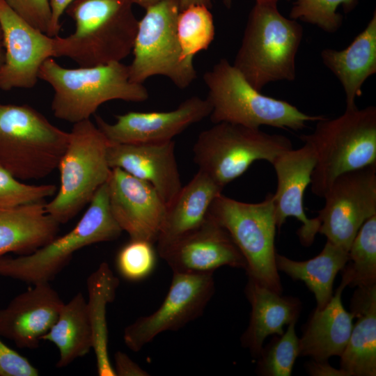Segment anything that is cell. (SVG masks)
<instances>
[{
	"instance_id": "obj_1",
	"label": "cell",
	"mask_w": 376,
	"mask_h": 376,
	"mask_svg": "<svg viewBox=\"0 0 376 376\" xmlns=\"http://www.w3.org/2000/svg\"><path fill=\"white\" fill-rule=\"evenodd\" d=\"M132 6L131 0H74L65 12L75 30L54 37V58L80 67L122 61L132 52L139 24Z\"/></svg>"
},
{
	"instance_id": "obj_2",
	"label": "cell",
	"mask_w": 376,
	"mask_h": 376,
	"mask_svg": "<svg viewBox=\"0 0 376 376\" xmlns=\"http://www.w3.org/2000/svg\"><path fill=\"white\" fill-rule=\"evenodd\" d=\"M39 79L54 91L51 107L54 116L73 124L90 119L108 101L141 102L149 97L143 84L130 80L129 66L121 61L67 68L49 58L40 68Z\"/></svg>"
},
{
	"instance_id": "obj_3",
	"label": "cell",
	"mask_w": 376,
	"mask_h": 376,
	"mask_svg": "<svg viewBox=\"0 0 376 376\" xmlns=\"http://www.w3.org/2000/svg\"><path fill=\"white\" fill-rule=\"evenodd\" d=\"M303 28L284 17L276 3L256 2L233 65L256 89L296 77V55Z\"/></svg>"
},
{
	"instance_id": "obj_4",
	"label": "cell",
	"mask_w": 376,
	"mask_h": 376,
	"mask_svg": "<svg viewBox=\"0 0 376 376\" xmlns=\"http://www.w3.org/2000/svg\"><path fill=\"white\" fill-rule=\"evenodd\" d=\"M299 138L315 156L311 191L324 197L338 175L376 164V108L356 107L336 118L324 117L313 133Z\"/></svg>"
},
{
	"instance_id": "obj_5",
	"label": "cell",
	"mask_w": 376,
	"mask_h": 376,
	"mask_svg": "<svg viewBox=\"0 0 376 376\" xmlns=\"http://www.w3.org/2000/svg\"><path fill=\"white\" fill-rule=\"evenodd\" d=\"M215 124L229 123L258 129L262 125L299 130L324 116L309 115L290 103L265 95L253 87L227 59H220L203 75Z\"/></svg>"
},
{
	"instance_id": "obj_6",
	"label": "cell",
	"mask_w": 376,
	"mask_h": 376,
	"mask_svg": "<svg viewBox=\"0 0 376 376\" xmlns=\"http://www.w3.org/2000/svg\"><path fill=\"white\" fill-rule=\"evenodd\" d=\"M69 132L27 104H0V167L22 180H39L57 169Z\"/></svg>"
},
{
	"instance_id": "obj_7",
	"label": "cell",
	"mask_w": 376,
	"mask_h": 376,
	"mask_svg": "<svg viewBox=\"0 0 376 376\" xmlns=\"http://www.w3.org/2000/svg\"><path fill=\"white\" fill-rule=\"evenodd\" d=\"M123 230L109 203L107 182L95 192L86 211L68 233L33 252L12 258L0 256V276L33 284L49 283L79 249L117 239Z\"/></svg>"
},
{
	"instance_id": "obj_8",
	"label": "cell",
	"mask_w": 376,
	"mask_h": 376,
	"mask_svg": "<svg viewBox=\"0 0 376 376\" xmlns=\"http://www.w3.org/2000/svg\"><path fill=\"white\" fill-rule=\"evenodd\" d=\"M110 143L91 119L73 124L57 169L60 187L45 210L56 222L65 224L89 204L111 174L107 158Z\"/></svg>"
},
{
	"instance_id": "obj_9",
	"label": "cell",
	"mask_w": 376,
	"mask_h": 376,
	"mask_svg": "<svg viewBox=\"0 0 376 376\" xmlns=\"http://www.w3.org/2000/svg\"><path fill=\"white\" fill-rule=\"evenodd\" d=\"M292 148V142L285 136L219 123L198 135L193 147L194 162L199 171L224 189L254 162L272 164L280 154Z\"/></svg>"
},
{
	"instance_id": "obj_10",
	"label": "cell",
	"mask_w": 376,
	"mask_h": 376,
	"mask_svg": "<svg viewBox=\"0 0 376 376\" xmlns=\"http://www.w3.org/2000/svg\"><path fill=\"white\" fill-rule=\"evenodd\" d=\"M210 215L230 234L244 256L248 278L282 294L276 265L274 240L276 224L272 194L259 203L239 201L220 194Z\"/></svg>"
},
{
	"instance_id": "obj_11",
	"label": "cell",
	"mask_w": 376,
	"mask_h": 376,
	"mask_svg": "<svg viewBox=\"0 0 376 376\" xmlns=\"http://www.w3.org/2000/svg\"><path fill=\"white\" fill-rule=\"evenodd\" d=\"M180 0H161L146 9L139 20L129 65L132 81L143 84L148 78L164 76L178 88H187L197 73L194 59L182 57L177 34Z\"/></svg>"
},
{
	"instance_id": "obj_12",
	"label": "cell",
	"mask_w": 376,
	"mask_h": 376,
	"mask_svg": "<svg viewBox=\"0 0 376 376\" xmlns=\"http://www.w3.org/2000/svg\"><path fill=\"white\" fill-rule=\"evenodd\" d=\"M324 198L318 233L348 251L362 224L376 215V164L338 175Z\"/></svg>"
},
{
	"instance_id": "obj_13",
	"label": "cell",
	"mask_w": 376,
	"mask_h": 376,
	"mask_svg": "<svg viewBox=\"0 0 376 376\" xmlns=\"http://www.w3.org/2000/svg\"><path fill=\"white\" fill-rule=\"evenodd\" d=\"M214 292L212 273H173L168 293L158 309L138 318L125 329L126 346L139 352L158 334L182 328L203 314Z\"/></svg>"
},
{
	"instance_id": "obj_14",
	"label": "cell",
	"mask_w": 376,
	"mask_h": 376,
	"mask_svg": "<svg viewBox=\"0 0 376 376\" xmlns=\"http://www.w3.org/2000/svg\"><path fill=\"white\" fill-rule=\"evenodd\" d=\"M0 27L5 49L0 66V88L34 87L42 65L54 58V37L31 26L4 0H0Z\"/></svg>"
},
{
	"instance_id": "obj_15",
	"label": "cell",
	"mask_w": 376,
	"mask_h": 376,
	"mask_svg": "<svg viewBox=\"0 0 376 376\" xmlns=\"http://www.w3.org/2000/svg\"><path fill=\"white\" fill-rule=\"evenodd\" d=\"M207 99L191 96L169 111H130L109 123L95 116V125L110 143H151L173 140L189 127L208 117Z\"/></svg>"
},
{
	"instance_id": "obj_16",
	"label": "cell",
	"mask_w": 376,
	"mask_h": 376,
	"mask_svg": "<svg viewBox=\"0 0 376 376\" xmlns=\"http://www.w3.org/2000/svg\"><path fill=\"white\" fill-rule=\"evenodd\" d=\"M157 253L173 273L213 274L223 266L246 268L245 259L231 236L210 212L199 228Z\"/></svg>"
},
{
	"instance_id": "obj_17",
	"label": "cell",
	"mask_w": 376,
	"mask_h": 376,
	"mask_svg": "<svg viewBox=\"0 0 376 376\" xmlns=\"http://www.w3.org/2000/svg\"><path fill=\"white\" fill-rule=\"evenodd\" d=\"M109 207L116 222L130 239L157 242L166 205L148 182L118 168L107 181Z\"/></svg>"
},
{
	"instance_id": "obj_18",
	"label": "cell",
	"mask_w": 376,
	"mask_h": 376,
	"mask_svg": "<svg viewBox=\"0 0 376 376\" xmlns=\"http://www.w3.org/2000/svg\"><path fill=\"white\" fill-rule=\"evenodd\" d=\"M276 175L277 187L272 194L276 228L280 229L287 218L292 217L302 224L297 230L300 243L311 246L319 231L318 217L309 219L304 208V194L310 185L315 165V156L307 143L298 149L280 154L271 164Z\"/></svg>"
},
{
	"instance_id": "obj_19",
	"label": "cell",
	"mask_w": 376,
	"mask_h": 376,
	"mask_svg": "<svg viewBox=\"0 0 376 376\" xmlns=\"http://www.w3.org/2000/svg\"><path fill=\"white\" fill-rule=\"evenodd\" d=\"M64 302L49 283H38L0 309V336L21 348L38 346L56 322Z\"/></svg>"
},
{
	"instance_id": "obj_20",
	"label": "cell",
	"mask_w": 376,
	"mask_h": 376,
	"mask_svg": "<svg viewBox=\"0 0 376 376\" xmlns=\"http://www.w3.org/2000/svg\"><path fill=\"white\" fill-rule=\"evenodd\" d=\"M107 158L111 169H120L150 184L166 205L182 187L173 140L151 143H110Z\"/></svg>"
},
{
	"instance_id": "obj_21",
	"label": "cell",
	"mask_w": 376,
	"mask_h": 376,
	"mask_svg": "<svg viewBox=\"0 0 376 376\" xmlns=\"http://www.w3.org/2000/svg\"><path fill=\"white\" fill-rule=\"evenodd\" d=\"M244 292L251 311L241 343L257 359L267 336L283 334L284 325L297 321L301 302L297 297L283 296L250 278Z\"/></svg>"
},
{
	"instance_id": "obj_22",
	"label": "cell",
	"mask_w": 376,
	"mask_h": 376,
	"mask_svg": "<svg viewBox=\"0 0 376 376\" xmlns=\"http://www.w3.org/2000/svg\"><path fill=\"white\" fill-rule=\"evenodd\" d=\"M222 191L221 187L198 170L166 205L157 251L199 228L208 217L214 200Z\"/></svg>"
},
{
	"instance_id": "obj_23",
	"label": "cell",
	"mask_w": 376,
	"mask_h": 376,
	"mask_svg": "<svg viewBox=\"0 0 376 376\" xmlns=\"http://www.w3.org/2000/svg\"><path fill=\"white\" fill-rule=\"evenodd\" d=\"M345 288L340 283L329 303L322 309L315 308L311 313L299 338V355L316 361L340 356L349 340L354 318L342 303Z\"/></svg>"
},
{
	"instance_id": "obj_24",
	"label": "cell",
	"mask_w": 376,
	"mask_h": 376,
	"mask_svg": "<svg viewBox=\"0 0 376 376\" xmlns=\"http://www.w3.org/2000/svg\"><path fill=\"white\" fill-rule=\"evenodd\" d=\"M324 65L340 82L345 95V109L357 107L366 80L376 72V13L366 28L345 49H324L321 52Z\"/></svg>"
},
{
	"instance_id": "obj_25",
	"label": "cell",
	"mask_w": 376,
	"mask_h": 376,
	"mask_svg": "<svg viewBox=\"0 0 376 376\" xmlns=\"http://www.w3.org/2000/svg\"><path fill=\"white\" fill-rule=\"evenodd\" d=\"M350 311L357 322L340 356V368L345 376H375L376 285L357 288Z\"/></svg>"
},
{
	"instance_id": "obj_26",
	"label": "cell",
	"mask_w": 376,
	"mask_h": 376,
	"mask_svg": "<svg viewBox=\"0 0 376 376\" xmlns=\"http://www.w3.org/2000/svg\"><path fill=\"white\" fill-rule=\"evenodd\" d=\"M59 224L40 202L0 210V256L15 252L26 255L56 237Z\"/></svg>"
},
{
	"instance_id": "obj_27",
	"label": "cell",
	"mask_w": 376,
	"mask_h": 376,
	"mask_svg": "<svg viewBox=\"0 0 376 376\" xmlns=\"http://www.w3.org/2000/svg\"><path fill=\"white\" fill-rule=\"evenodd\" d=\"M347 259V251L327 241L318 255L304 261L294 260L276 253V265L278 271L293 280L303 281L315 295V308L320 310L331 300L336 276Z\"/></svg>"
},
{
	"instance_id": "obj_28",
	"label": "cell",
	"mask_w": 376,
	"mask_h": 376,
	"mask_svg": "<svg viewBox=\"0 0 376 376\" xmlns=\"http://www.w3.org/2000/svg\"><path fill=\"white\" fill-rule=\"evenodd\" d=\"M88 319L95 354L97 372L100 376H116L108 352L109 333L107 324V306L116 297L119 279L109 265L102 262L86 281Z\"/></svg>"
},
{
	"instance_id": "obj_29",
	"label": "cell",
	"mask_w": 376,
	"mask_h": 376,
	"mask_svg": "<svg viewBox=\"0 0 376 376\" xmlns=\"http://www.w3.org/2000/svg\"><path fill=\"white\" fill-rule=\"evenodd\" d=\"M42 340L49 341L57 347L58 368L65 367L90 352L93 348L92 331L86 300L82 292L64 303L56 322Z\"/></svg>"
},
{
	"instance_id": "obj_30",
	"label": "cell",
	"mask_w": 376,
	"mask_h": 376,
	"mask_svg": "<svg viewBox=\"0 0 376 376\" xmlns=\"http://www.w3.org/2000/svg\"><path fill=\"white\" fill-rule=\"evenodd\" d=\"M348 259L340 270L345 287L376 285V215L360 227L347 251Z\"/></svg>"
},
{
	"instance_id": "obj_31",
	"label": "cell",
	"mask_w": 376,
	"mask_h": 376,
	"mask_svg": "<svg viewBox=\"0 0 376 376\" xmlns=\"http://www.w3.org/2000/svg\"><path fill=\"white\" fill-rule=\"evenodd\" d=\"M177 34L184 58L194 59L212 42L215 27L210 8L203 5H191L178 14Z\"/></svg>"
},
{
	"instance_id": "obj_32",
	"label": "cell",
	"mask_w": 376,
	"mask_h": 376,
	"mask_svg": "<svg viewBox=\"0 0 376 376\" xmlns=\"http://www.w3.org/2000/svg\"><path fill=\"white\" fill-rule=\"evenodd\" d=\"M297 322L288 324L281 335H274L263 347L256 365V373L261 376H290L293 366L299 356V338L295 331Z\"/></svg>"
},
{
	"instance_id": "obj_33",
	"label": "cell",
	"mask_w": 376,
	"mask_h": 376,
	"mask_svg": "<svg viewBox=\"0 0 376 376\" xmlns=\"http://www.w3.org/2000/svg\"><path fill=\"white\" fill-rule=\"evenodd\" d=\"M153 242L141 239H130L118 251L116 269L120 275L130 281H139L148 277L157 263Z\"/></svg>"
},
{
	"instance_id": "obj_34",
	"label": "cell",
	"mask_w": 376,
	"mask_h": 376,
	"mask_svg": "<svg viewBox=\"0 0 376 376\" xmlns=\"http://www.w3.org/2000/svg\"><path fill=\"white\" fill-rule=\"evenodd\" d=\"M356 0H293L290 18L315 25L324 31L334 33L342 25L343 16L337 12L343 5L352 8Z\"/></svg>"
},
{
	"instance_id": "obj_35",
	"label": "cell",
	"mask_w": 376,
	"mask_h": 376,
	"mask_svg": "<svg viewBox=\"0 0 376 376\" xmlns=\"http://www.w3.org/2000/svg\"><path fill=\"white\" fill-rule=\"evenodd\" d=\"M52 184L29 185L21 182L7 171L0 167V210L45 202L56 192Z\"/></svg>"
},
{
	"instance_id": "obj_36",
	"label": "cell",
	"mask_w": 376,
	"mask_h": 376,
	"mask_svg": "<svg viewBox=\"0 0 376 376\" xmlns=\"http://www.w3.org/2000/svg\"><path fill=\"white\" fill-rule=\"evenodd\" d=\"M23 19L48 35L51 24L49 0H4Z\"/></svg>"
},
{
	"instance_id": "obj_37",
	"label": "cell",
	"mask_w": 376,
	"mask_h": 376,
	"mask_svg": "<svg viewBox=\"0 0 376 376\" xmlns=\"http://www.w3.org/2000/svg\"><path fill=\"white\" fill-rule=\"evenodd\" d=\"M38 369L0 339V376H38Z\"/></svg>"
},
{
	"instance_id": "obj_38",
	"label": "cell",
	"mask_w": 376,
	"mask_h": 376,
	"mask_svg": "<svg viewBox=\"0 0 376 376\" xmlns=\"http://www.w3.org/2000/svg\"><path fill=\"white\" fill-rule=\"evenodd\" d=\"M113 369L116 376H148L149 373L141 368L130 357L121 351L114 355Z\"/></svg>"
},
{
	"instance_id": "obj_39",
	"label": "cell",
	"mask_w": 376,
	"mask_h": 376,
	"mask_svg": "<svg viewBox=\"0 0 376 376\" xmlns=\"http://www.w3.org/2000/svg\"><path fill=\"white\" fill-rule=\"evenodd\" d=\"M51 8V24L48 36L55 37L58 36L61 31V18L67 7L74 0H49Z\"/></svg>"
},
{
	"instance_id": "obj_40",
	"label": "cell",
	"mask_w": 376,
	"mask_h": 376,
	"mask_svg": "<svg viewBox=\"0 0 376 376\" xmlns=\"http://www.w3.org/2000/svg\"><path fill=\"white\" fill-rule=\"evenodd\" d=\"M306 372L312 376H345L343 371L331 366L328 361L311 359L306 365Z\"/></svg>"
},
{
	"instance_id": "obj_41",
	"label": "cell",
	"mask_w": 376,
	"mask_h": 376,
	"mask_svg": "<svg viewBox=\"0 0 376 376\" xmlns=\"http://www.w3.org/2000/svg\"><path fill=\"white\" fill-rule=\"evenodd\" d=\"M214 0H180V10L191 5H203L211 8Z\"/></svg>"
},
{
	"instance_id": "obj_42",
	"label": "cell",
	"mask_w": 376,
	"mask_h": 376,
	"mask_svg": "<svg viewBox=\"0 0 376 376\" xmlns=\"http://www.w3.org/2000/svg\"><path fill=\"white\" fill-rule=\"evenodd\" d=\"M160 1L161 0H131L133 4H136L145 10Z\"/></svg>"
},
{
	"instance_id": "obj_43",
	"label": "cell",
	"mask_w": 376,
	"mask_h": 376,
	"mask_svg": "<svg viewBox=\"0 0 376 376\" xmlns=\"http://www.w3.org/2000/svg\"><path fill=\"white\" fill-rule=\"evenodd\" d=\"M223 3L227 8H230L232 6L233 0H223Z\"/></svg>"
},
{
	"instance_id": "obj_44",
	"label": "cell",
	"mask_w": 376,
	"mask_h": 376,
	"mask_svg": "<svg viewBox=\"0 0 376 376\" xmlns=\"http://www.w3.org/2000/svg\"><path fill=\"white\" fill-rule=\"evenodd\" d=\"M279 0H255L256 2H261V3H278V1Z\"/></svg>"
},
{
	"instance_id": "obj_45",
	"label": "cell",
	"mask_w": 376,
	"mask_h": 376,
	"mask_svg": "<svg viewBox=\"0 0 376 376\" xmlns=\"http://www.w3.org/2000/svg\"><path fill=\"white\" fill-rule=\"evenodd\" d=\"M3 47V38H2V33L0 27V51L2 50Z\"/></svg>"
},
{
	"instance_id": "obj_46",
	"label": "cell",
	"mask_w": 376,
	"mask_h": 376,
	"mask_svg": "<svg viewBox=\"0 0 376 376\" xmlns=\"http://www.w3.org/2000/svg\"><path fill=\"white\" fill-rule=\"evenodd\" d=\"M2 53H3L2 50L0 51V66H1V65L2 63V62H3V55Z\"/></svg>"
}]
</instances>
